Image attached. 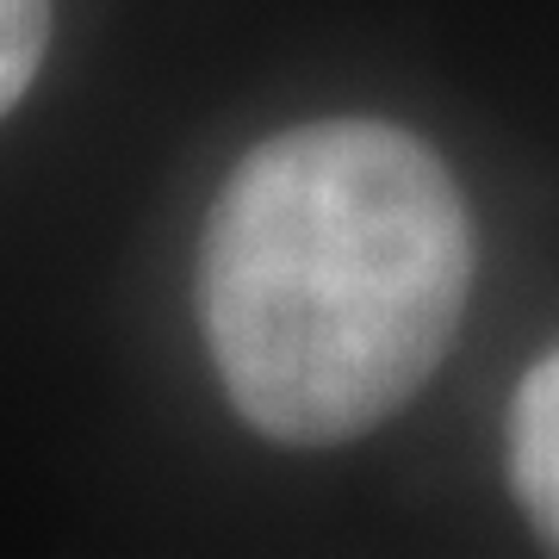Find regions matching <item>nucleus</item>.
Listing matches in <instances>:
<instances>
[{
	"instance_id": "1",
	"label": "nucleus",
	"mask_w": 559,
	"mask_h": 559,
	"mask_svg": "<svg viewBox=\"0 0 559 559\" xmlns=\"http://www.w3.org/2000/svg\"><path fill=\"white\" fill-rule=\"evenodd\" d=\"M473 224L411 131L318 119L224 180L200 242L218 380L267 441L330 448L380 429L454 348Z\"/></svg>"
},
{
	"instance_id": "2",
	"label": "nucleus",
	"mask_w": 559,
	"mask_h": 559,
	"mask_svg": "<svg viewBox=\"0 0 559 559\" xmlns=\"http://www.w3.org/2000/svg\"><path fill=\"white\" fill-rule=\"evenodd\" d=\"M510 485L547 547H559V348L528 367L510 404Z\"/></svg>"
},
{
	"instance_id": "3",
	"label": "nucleus",
	"mask_w": 559,
	"mask_h": 559,
	"mask_svg": "<svg viewBox=\"0 0 559 559\" xmlns=\"http://www.w3.org/2000/svg\"><path fill=\"white\" fill-rule=\"evenodd\" d=\"M50 44V0H0V112L20 100Z\"/></svg>"
}]
</instances>
